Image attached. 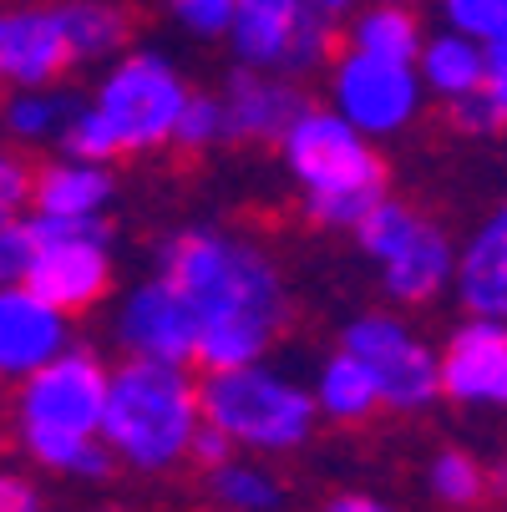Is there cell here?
<instances>
[{
    "label": "cell",
    "mask_w": 507,
    "mask_h": 512,
    "mask_svg": "<svg viewBox=\"0 0 507 512\" xmlns=\"http://www.w3.org/2000/svg\"><path fill=\"white\" fill-rule=\"evenodd\" d=\"M163 274L198 310V360L208 371L254 365L284 325V289L244 244L219 234H178L163 249Z\"/></svg>",
    "instance_id": "1"
},
{
    "label": "cell",
    "mask_w": 507,
    "mask_h": 512,
    "mask_svg": "<svg viewBox=\"0 0 507 512\" xmlns=\"http://www.w3.org/2000/svg\"><path fill=\"white\" fill-rule=\"evenodd\" d=\"M198 416H203V396L188 386V376L173 360L132 355L112 371L102 442L137 472H163L183 452H193Z\"/></svg>",
    "instance_id": "2"
},
{
    "label": "cell",
    "mask_w": 507,
    "mask_h": 512,
    "mask_svg": "<svg viewBox=\"0 0 507 512\" xmlns=\"http://www.w3.org/2000/svg\"><path fill=\"white\" fill-rule=\"evenodd\" d=\"M203 396L208 426H219L229 442L259 447V452H284L310 436L315 406L305 391L289 381L259 371V365H234V371H213Z\"/></svg>",
    "instance_id": "3"
},
{
    "label": "cell",
    "mask_w": 507,
    "mask_h": 512,
    "mask_svg": "<svg viewBox=\"0 0 507 512\" xmlns=\"http://www.w3.org/2000/svg\"><path fill=\"white\" fill-rule=\"evenodd\" d=\"M36 259L26 284L41 300H51L66 315H82L107 295V224L92 218H61V213H36Z\"/></svg>",
    "instance_id": "4"
},
{
    "label": "cell",
    "mask_w": 507,
    "mask_h": 512,
    "mask_svg": "<svg viewBox=\"0 0 507 512\" xmlns=\"http://www.w3.org/2000/svg\"><path fill=\"white\" fill-rule=\"evenodd\" d=\"M183 102H188V92L163 56H127L97 87V112L112 122L122 153H142V148H158V142H173Z\"/></svg>",
    "instance_id": "5"
},
{
    "label": "cell",
    "mask_w": 507,
    "mask_h": 512,
    "mask_svg": "<svg viewBox=\"0 0 507 512\" xmlns=\"http://www.w3.org/2000/svg\"><path fill=\"white\" fill-rule=\"evenodd\" d=\"M107 386L112 376L102 360L87 350H61L41 371L21 381L16 396V426L21 431H77V436H102L107 416Z\"/></svg>",
    "instance_id": "6"
},
{
    "label": "cell",
    "mask_w": 507,
    "mask_h": 512,
    "mask_svg": "<svg viewBox=\"0 0 507 512\" xmlns=\"http://www.w3.org/2000/svg\"><path fill=\"white\" fill-rule=\"evenodd\" d=\"M284 148H289V168L300 173V183H310V193H355V188L386 183L381 158L360 142L350 117L300 112L284 132Z\"/></svg>",
    "instance_id": "7"
},
{
    "label": "cell",
    "mask_w": 507,
    "mask_h": 512,
    "mask_svg": "<svg viewBox=\"0 0 507 512\" xmlns=\"http://www.w3.org/2000/svg\"><path fill=\"white\" fill-rule=\"evenodd\" d=\"M345 350L371 365L376 381H381V396L401 411H416L442 391V365L431 360L396 320H381V315L355 320L345 330Z\"/></svg>",
    "instance_id": "8"
},
{
    "label": "cell",
    "mask_w": 507,
    "mask_h": 512,
    "mask_svg": "<svg viewBox=\"0 0 507 512\" xmlns=\"http://www.w3.org/2000/svg\"><path fill=\"white\" fill-rule=\"evenodd\" d=\"M117 335L132 355L148 360H173V365L198 360V310L168 274L132 289L117 315Z\"/></svg>",
    "instance_id": "9"
},
{
    "label": "cell",
    "mask_w": 507,
    "mask_h": 512,
    "mask_svg": "<svg viewBox=\"0 0 507 512\" xmlns=\"http://www.w3.org/2000/svg\"><path fill=\"white\" fill-rule=\"evenodd\" d=\"M335 97H340V112L355 127L396 132L416 112V77L406 71V61H386V56H371V51H355L335 71Z\"/></svg>",
    "instance_id": "10"
},
{
    "label": "cell",
    "mask_w": 507,
    "mask_h": 512,
    "mask_svg": "<svg viewBox=\"0 0 507 512\" xmlns=\"http://www.w3.org/2000/svg\"><path fill=\"white\" fill-rule=\"evenodd\" d=\"M71 345L66 310L41 300L31 284L0 289V381H26Z\"/></svg>",
    "instance_id": "11"
},
{
    "label": "cell",
    "mask_w": 507,
    "mask_h": 512,
    "mask_svg": "<svg viewBox=\"0 0 507 512\" xmlns=\"http://www.w3.org/2000/svg\"><path fill=\"white\" fill-rule=\"evenodd\" d=\"M77 61L61 11H0V87H46Z\"/></svg>",
    "instance_id": "12"
},
{
    "label": "cell",
    "mask_w": 507,
    "mask_h": 512,
    "mask_svg": "<svg viewBox=\"0 0 507 512\" xmlns=\"http://www.w3.org/2000/svg\"><path fill=\"white\" fill-rule=\"evenodd\" d=\"M442 391L457 401L507 406V330L492 325V315L452 335L442 360Z\"/></svg>",
    "instance_id": "13"
},
{
    "label": "cell",
    "mask_w": 507,
    "mask_h": 512,
    "mask_svg": "<svg viewBox=\"0 0 507 512\" xmlns=\"http://www.w3.org/2000/svg\"><path fill=\"white\" fill-rule=\"evenodd\" d=\"M305 11H310L305 0H239V6H234L239 56L249 66H284Z\"/></svg>",
    "instance_id": "14"
},
{
    "label": "cell",
    "mask_w": 507,
    "mask_h": 512,
    "mask_svg": "<svg viewBox=\"0 0 507 512\" xmlns=\"http://www.w3.org/2000/svg\"><path fill=\"white\" fill-rule=\"evenodd\" d=\"M112 198V173L102 163H87V158H61V163H46L36 173V213H61V218H92L102 213Z\"/></svg>",
    "instance_id": "15"
},
{
    "label": "cell",
    "mask_w": 507,
    "mask_h": 512,
    "mask_svg": "<svg viewBox=\"0 0 507 512\" xmlns=\"http://www.w3.org/2000/svg\"><path fill=\"white\" fill-rule=\"evenodd\" d=\"M381 264H386V289H391V295L416 305V300H426V295H437V289H442V279L452 269V254H447V239L437 229L416 224Z\"/></svg>",
    "instance_id": "16"
},
{
    "label": "cell",
    "mask_w": 507,
    "mask_h": 512,
    "mask_svg": "<svg viewBox=\"0 0 507 512\" xmlns=\"http://www.w3.org/2000/svg\"><path fill=\"white\" fill-rule=\"evenodd\" d=\"M462 300L477 315L492 320L507 315V208H497V218L477 234V244L462 259Z\"/></svg>",
    "instance_id": "17"
},
{
    "label": "cell",
    "mask_w": 507,
    "mask_h": 512,
    "mask_svg": "<svg viewBox=\"0 0 507 512\" xmlns=\"http://www.w3.org/2000/svg\"><path fill=\"white\" fill-rule=\"evenodd\" d=\"M300 112L305 107L289 87L249 77V71H239L229 87V132L234 137H279V132H289V122Z\"/></svg>",
    "instance_id": "18"
},
{
    "label": "cell",
    "mask_w": 507,
    "mask_h": 512,
    "mask_svg": "<svg viewBox=\"0 0 507 512\" xmlns=\"http://www.w3.org/2000/svg\"><path fill=\"white\" fill-rule=\"evenodd\" d=\"M376 401H386L381 396V381H376V371L360 355L345 350V355H335L325 365V376H320V406L335 421H366L376 411Z\"/></svg>",
    "instance_id": "19"
},
{
    "label": "cell",
    "mask_w": 507,
    "mask_h": 512,
    "mask_svg": "<svg viewBox=\"0 0 507 512\" xmlns=\"http://www.w3.org/2000/svg\"><path fill=\"white\" fill-rule=\"evenodd\" d=\"M56 11H61V26H66V41H71V51H77V61H97V56L117 51L132 31L127 11L102 6V0H66V6H56Z\"/></svg>",
    "instance_id": "20"
},
{
    "label": "cell",
    "mask_w": 507,
    "mask_h": 512,
    "mask_svg": "<svg viewBox=\"0 0 507 512\" xmlns=\"http://www.w3.org/2000/svg\"><path fill=\"white\" fill-rule=\"evenodd\" d=\"M21 447L51 467V472H77V477H107L112 472V447L97 436L77 431H21Z\"/></svg>",
    "instance_id": "21"
},
{
    "label": "cell",
    "mask_w": 507,
    "mask_h": 512,
    "mask_svg": "<svg viewBox=\"0 0 507 512\" xmlns=\"http://www.w3.org/2000/svg\"><path fill=\"white\" fill-rule=\"evenodd\" d=\"M77 102L61 97V92H46V87H16V97L6 102V132L16 142H46V137H61V127L71 122Z\"/></svg>",
    "instance_id": "22"
},
{
    "label": "cell",
    "mask_w": 507,
    "mask_h": 512,
    "mask_svg": "<svg viewBox=\"0 0 507 512\" xmlns=\"http://www.w3.org/2000/svg\"><path fill=\"white\" fill-rule=\"evenodd\" d=\"M421 66H426V82L437 92H447V97H467V92L487 87V56L472 41H462V36L431 41Z\"/></svg>",
    "instance_id": "23"
},
{
    "label": "cell",
    "mask_w": 507,
    "mask_h": 512,
    "mask_svg": "<svg viewBox=\"0 0 507 512\" xmlns=\"http://www.w3.org/2000/svg\"><path fill=\"white\" fill-rule=\"evenodd\" d=\"M355 51H371V56H386V61H411L421 51V36H416V16L401 11L396 0L366 11L355 21Z\"/></svg>",
    "instance_id": "24"
},
{
    "label": "cell",
    "mask_w": 507,
    "mask_h": 512,
    "mask_svg": "<svg viewBox=\"0 0 507 512\" xmlns=\"http://www.w3.org/2000/svg\"><path fill=\"white\" fill-rule=\"evenodd\" d=\"M61 148H66V158L107 163V158L122 153V142H117L112 122H107V117L97 112V102H92V107H77V112H71V122L61 127Z\"/></svg>",
    "instance_id": "25"
},
{
    "label": "cell",
    "mask_w": 507,
    "mask_h": 512,
    "mask_svg": "<svg viewBox=\"0 0 507 512\" xmlns=\"http://www.w3.org/2000/svg\"><path fill=\"white\" fill-rule=\"evenodd\" d=\"M229 132V107H219L213 97H188L183 112H178V127H173V142L178 148H208Z\"/></svg>",
    "instance_id": "26"
},
{
    "label": "cell",
    "mask_w": 507,
    "mask_h": 512,
    "mask_svg": "<svg viewBox=\"0 0 507 512\" xmlns=\"http://www.w3.org/2000/svg\"><path fill=\"white\" fill-rule=\"evenodd\" d=\"M431 492H437L442 502H452V507L477 502V497H482V472H477V462H467L462 452L437 457V467H431Z\"/></svg>",
    "instance_id": "27"
},
{
    "label": "cell",
    "mask_w": 507,
    "mask_h": 512,
    "mask_svg": "<svg viewBox=\"0 0 507 512\" xmlns=\"http://www.w3.org/2000/svg\"><path fill=\"white\" fill-rule=\"evenodd\" d=\"M386 193L381 188H355V193H310V218L315 224H330V229H345V224H360Z\"/></svg>",
    "instance_id": "28"
},
{
    "label": "cell",
    "mask_w": 507,
    "mask_h": 512,
    "mask_svg": "<svg viewBox=\"0 0 507 512\" xmlns=\"http://www.w3.org/2000/svg\"><path fill=\"white\" fill-rule=\"evenodd\" d=\"M31 259H36V229L21 224V218H6V224H0V289L26 284Z\"/></svg>",
    "instance_id": "29"
},
{
    "label": "cell",
    "mask_w": 507,
    "mask_h": 512,
    "mask_svg": "<svg viewBox=\"0 0 507 512\" xmlns=\"http://www.w3.org/2000/svg\"><path fill=\"white\" fill-rule=\"evenodd\" d=\"M213 487H219V497L229 502V507H274V482H264L259 472H249V467H219V477H213Z\"/></svg>",
    "instance_id": "30"
},
{
    "label": "cell",
    "mask_w": 507,
    "mask_h": 512,
    "mask_svg": "<svg viewBox=\"0 0 507 512\" xmlns=\"http://www.w3.org/2000/svg\"><path fill=\"white\" fill-rule=\"evenodd\" d=\"M31 193H36V173H26V163L16 153H0V224L21 218Z\"/></svg>",
    "instance_id": "31"
},
{
    "label": "cell",
    "mask_w": 507,
    "mask_h": 512,
    "mask_svg": "<svg viewBox=\"0 0 507 512\" xmlns=\"http://www.w3.org/2000/svg\"><path fill=\"white\" fill-rule=\"evenodd\" d=\"M168 6H173L178 21L193 26L198 36H219V31H229L239 0H168Z\"/></svg>",
    "instance_id": "32"
},
{
    "label": "cell",
    "mask_w": 507,
    "mask_h": 512,
    "mask_svg": "<svg viewBox=\"0 0 507 512\" xmlns=\"http://www.w3.org/2000/svg\"><path fill=\"white\" fill-rule=\"evenodd\" d=\"M502 6L507 0H447L457 31H467V36H492L502 21Z\"/></svg>",
    "instance_id": "33"
},
{
    "label": "cell",
    "mask_w": 507,
    "mask_h": 512,
    "mask_svg": "<svg viewBox=\"0 0 507 512\" xmlns=\"http://www.w3.org/2000/svg\"><path fill=\"white\" fill-rule=\"evenodd\" d=\"M452 117H457V127H462V132H492V127L502 122L497 102H492L482 87H477V92H467V97L457 102V112H452Z\"/></svg>",
    "instance_id": "34"
},
{
    "label": "cell",
    "mask_w": 507,
    "mask_h": 512,
    "mask_svg": "<svg viewBox=\"0 0 507 512\" xmlns=\"http://www.w3.org/2000/svg\"><path fill=\"white\" fill-rule=\"evenodd\" d=\"M36 487L16 472H0V512H36Z\"/></svg>",
    "instance_id": "35"
},
{
    "label": "cell",
    "mask_w": 507,
    "mask_h": 512,
    "mask_svg": "<svg viewBox=\"0 0 507 512\" xmlns=\"http://www.w3.org/2000/svg\"><path fill=\"white\" fill-rule=\"evenodd\" d=\"M193 457L208 462V467H224V457H229V436H224L219 426L198 431V436H193Z\"/></svg>",
    "instance_id": "36"
},
{
    "label": "cell",
    "mask_w": 507,
    "mask_h": 512,
    "mask_svg": "<svg viewBox=\"0 0 507 512\" xmlns=\"http://www.w3.org/2000/svg\"><path fill=\"white\" fill-rule=\"evenodd\" d=\"M487 97H492L497 112L507 117V66H487Z\"/></svg>",
    "instance_id": "37"
},
{
    "label": "cell",
    "mask_w": 507,
    "mask_h": 512,
    "mask_svg": "<svg viewBox=\"0 0 507 512\" xmlns=\"http://www.w3.org/2000/svg\"><path fill=\"white\" fill-rule=\"evenodd\" d=\"M487 66H507V6H502V21H497V31H492V56H487Z\"/></svg>",
    "instance_id": "38"
},
{
    "label": "cell",
    "mask_w": 507,
    "mask_h": 512,
    "mask_svg": "<svg viewBox=\"0 0 507 512\" xmlns=\"http://www.w3.org/2000/svg\"><path fill=\"white\" fill-rule=\"evenodd\" d=\"M325 512H386L381 502H371V497H335Z\"/></svg>",
    "instance_id": "39"
},
{
    "label": "cell",
    "mask_w": 507,
    "mask_h": 512,
    "mask_svg": "<svg viewBox=\"0 0 507 512\" xmlns=\"http://www.w3.org/2000/svg\"><path fill=\"white\" fill-rule=\"evenodd\" d=\"M315 6H320V11H345L350 0H315Z\"/></svg>",
    "instance_id": "40"
}]
</instances>
